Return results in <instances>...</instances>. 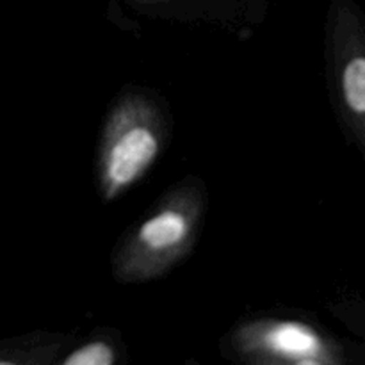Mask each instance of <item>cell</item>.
<instances>
[{"mask_svg":"<svg viewBox=\"0 0 365 365\" xmlns=\"http://www.w3.org/2000/svg\"><path fill=\"white\" fill-rule=\"evenodd\" d=\"M207 192L198 178L171 189L118 246L113 277L120 284H146L173 269L198 241Z\"/></svg>","mask_w":365,"mask_h":365,"instance_id":"6da1fadb","label":"cell"},{"mask_svg":"<svg viewBox=\"0 0 365 365\" xmlns=\"http://www.w3.org/2000/svg\"><path fill=\"white\" fill-rule=\"evenodd\" d=\"M166 120L155 100L143 91L125 93L103 123L96 180L106 202L120 198L157 163L166 145Z\"/></svg>","mask_w":365,"mask_h":365,"instance_id":"7a4b0ae2","label":"cell"},{"mask_svg":"<svg viewBox=\"0 0 365 365\" xmlns=\"http://www.w3.org/2000/svg\"><path fill=\"white\" fill-rule=\"evenodd\" d=\"M234 349L242 360H321L328 364L330 353L324 339L312 327L291 319H255L234 331Z\"/></svg>","mask_w":365,"mask_h":365,"instance_id":"3957f363","label":"cell"},{"mask_svg":"<svg viewBox=\"0 0 365 365\" xmlns=\"http://www.w3.org/2000/svg\"><path fill=\"white\" fill-rule=\"evenodd\" d=\"M341 81L342 100L349 113L356 118L365 116V56L360 52H341Z\"/></svg>","mask_w":365,"mask_h":365,"instance_id":"277c9868","label":"cell"},{"mask_svg":"<svg viewBox=\"0 0 365 365\" xmlns=\"http://www.w3.org/2000/svg\"><path fill=\"white\" fill-rule=\"evenodd\" d=\"M118 349L109 339H93L78 346L57 365H116Z\"/></svg>","mask_w":365,"mask_h":365,"instance_id":"5b68a950","label":"cell"},{"mask_svg":"<svg viewBox=\"0 0 365 365\" xmlns=\"http://www.w3.org/2000/svg\"><path fill=\"white\" fill-rule=\"evenodd\" d=\"M53 353H56V348L48 346L45 351H41L39 355H36L32 360L14 359V356H0V365H45L50 362V359H52Z\"/></svg>","mask_w":365,"mask_h":365,"instance_id":"8992f818","label":"cell"},{"mask_svg":"<svg viewBox=\"0 0 365 365\" xmlns=\"http://www.w3.org/2000/svg\"><path fill=\"white\" fill-rule=\"evenodd\" d=\"M246 365H328L321 360H287V362H282V360H260V359H253V360H245Z\"/></svg>","mask_w":365,"mask_h":365,"instance_id":"52a82bcc","label":"cell"},{"mask_svg":"<svg viewBox=\"0 0 365 365\" xmlns=\"http://www.w3.org/2000/svg\"><path fill=\"white\" fill-rule=\"evenodd\" d=\"M138 2H157V0H138Z\"/></svg>","mask_w":365,"mask_h":365,"instance_id":"ba28073f","label":"cell"}]
</instances>
